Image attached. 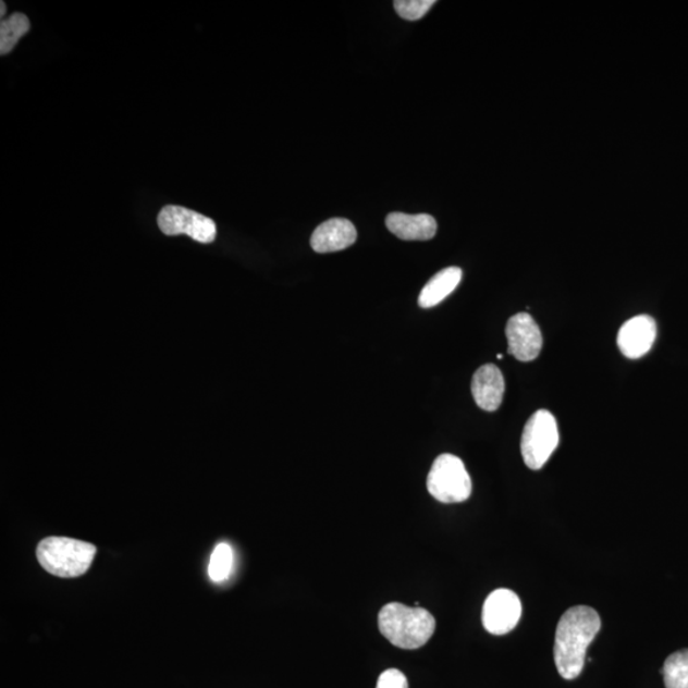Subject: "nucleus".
<instances>
[{"mask_svg": "<svg viewBox=\"0 0 688 688\" xmlns=\"http://www.w3.org/2000/svg\"><path fill=\"white\" fill-rule=\"evenodd\" d=\"M159 226L164 235H188L194 242L201 244L213 243L217 226L213 220L192 209L168 206L159 214Z\"/></svg>", "mask_w": 688, "mask_h": 688, "instance_id": "obj_6", "label": "nucleus"}, {"mask_svg": "<svg viewBox=\"0 0 688 688\" xmlns=\"http://www.w3.org/2000/svg\"><path fill=\"white\" fill-rule=\"evenodd\" d=\"M505 393V380L497 366L486 364L472 379V394L476 405L488 413L500 408Z\"/></svg>", "mask_w": 688, "mask_h": 688, "instance_id": "obj_10", "label": "nucleus"}, {"mask_svg": "<svg viewBox=\"0 0 688 688\" xmlns=\"http://www.w3.org/2000/svg\"><path fill=\"white\" fill-rule=\"evenodd\" d=\"M96 552L91 543L69 537H48L37 545L36 556L48 573L71 579L88 572Z\"/></svg>", "mask_w": 688, "mask_h": 688, "instance_id": "obj_3", "label": "nucleus"}, {"mask_svg": "<svg viewBox=\"0 0 688 688\" xmlns=\"http://www.w3.org/2000/svg\"><path fill=\"white\" fill-rule=\"evenodd\" d=\"M29 32V20L22 13H14L0 25V54H9L22 36Z\"/></svg>", "mask_w": 688, "mask_h": 688, "instance_id": "obj_14", "label": "nucleus"}, {"mask_svg": "<svg viewBox=\"0 0 688 688\" xmlns=\"http://www.w3.org/2000/svg\"><path fill=\"white\" fill-rule=\"evenodd\" d=\"M428 490L443 504L463 503L472 493V481L465 463L453 454H441L428 476Z\"/></svg>", "mask_w": 688, "mask_h": 688, "instance_id": "obj_4", "label": "nucleus"}, {"mask_svg": "<svg viewBox=\"0 0 688 688\" xmlns=\"http://www.w3.org/2000/svg\"><path fill=\"white\" fill-rule=\"evenodd\" d=\"M379 630L396 648L415 650L428 644L437 621L429 611L389 603L379 612Z\"/></svg>", "mask_w": 688, "mask_h": 688, "instance_id": "obj_2", "label": "nucleus"}, {"mask_svg": "<svg viewBox=\"0 0 688 688\" xmlns=\"http://www.w3.org/2000/svg\"><path fill=\"white\" fill-rule=\"evenodd\" d=\"M357 231L354 223L346 219H332L320 224L314 231L310 245L319 254L341 251L354 245Z\"/></svg>", "mask_w": 688, "mask_h": 688, "instance_id": "obj_11", "label": "nucleus"}, {"mask_svg": "<svg viewBox=\"0 0 688 688\" xmlns=\"http://www.w3.org/2000/svg\"><path fill=\"white\" fill-rule=\"evenodd\" d=\"M386 228L406 242H428L437 235L438 223L432 216L394 212L386 217Z\"/></svg>", "mask_w": 688, "mask_h": 688, "instance_id": "obj_12", "label": "nucleus"}, {"mask_svg": "<svg viewBox=\"0 0 688 688\" xmlns=\"http://www.w3.org/2000/svg\"><path fill=\"white\" fill-rule=\"evenodd\" d=\"M234 566V551L229 543L216 545L209 560L208 575L214 582L228 580Z\"/></svg>", "mask_w": 688, "mask_h": 688, "instance_id": "obj_16", "label": "nucleus"}, {"mask_svg": "<svg viewBox=\"0 0 688 688\" xmlns=\"http://www.w3.org/2000/svg\"><path fill=\"white\" fill-rule=\"evenodd\" d=\"M433 4V0H396L393 5L402 19L417 21L421 20Z\"/></svg>", "mask_w": 688, "mask_h": 688, "instance_id": "obj_17", "label": "nucleus"}, {"mask_svg": "<svg viewBox=\"0 0 688 688\" xmlns=\"http://www.w3.org/2000/svg\"><path fill=\"white\" fill-rule=\"evenodd\" d=\"M665 688H688V649L668 656L663 665Z\"/></svg>", "mask_w": 688, "mask_h": 688, "instance_id": "obj_15", "label": "nucleus"}, {"mask_svg": "<svg viewBox=\"0 0 688 688\" xmlns=\"http://www.w3.org/2000/svg\"><path fill=\"white\" fill-rule=\"evenodd\" d=\"M560 433L556 418L541 409L529 418L521 435V455L528 468L541 469L556 451Z\"/></svg>", "mask_w": 688, "mask_h": 688, "instance_id": "obj_5", "label": "nucleus"}, {"mask_svg": "<svg viewBox=\"0 0 688 688\" xmlns=\"http://www.w3.org/2000/svg\"><path fill=\"white\" fill-rule=\"evenodd\" d=\"M508 354L516 360L529 363L540 356L543 339L540 327L527 312H519L508 319L506 324Z\"/></svg>", "mask_w": 688, "mask_h": 688, "instance_id": "obj_8", "label": "nucleus"}, {"mask_svg": "<svg viewBox=\"0 0 688 688\" xmlns=\"http://www.w3.org/2000/svg\"><path fill=\"white\" fill-rule=\"evenodd\" d=\"M656 339L655 320L649 316H638L621 327L617 344L621 353L627 358L637 360L646 356Z\"/></svg>", "mask_w": 688, "mask_h": 688, "instance_id": "obj_9", "label": "nucleus"}, {"mask_svg": "<svg viewBox=\"0 0 688 688\" xmlns=\"http://www.w3.org/2000/svg\"><path fill=\"white\" fill-rule=\"evenodd\" d=\"M601 617L587 605L567 610L560 618L553 656L560 676L575 679L585 668L587 650L601 630Z\"/></svg>", "mask_w": 688, "mask_h": 688, "instance_id": "obj_1", "label": "nucleus"}, {"mask_svg": "<svg viewBox=\"0 0 688 688\" xmlns=\"http://www.w3.org/2000/svg\"><path fill=\"white\" fill-rule=\"evenodd\" d=\"M0 9H2V13H0V16H2V19H4V14L7 12V7H5L4 2L0 3Z\"/></svg>", "mask_w": 688, "mask_h": 688, "instance_id": "obj_19", "label": "nucleus"}, {"mask_svg": "<svg viewBox=\"0 0 688 688\" xmlns=\"http://www.w3.org/2000/svg\"><path fill=\"white\" fill-rule=\"evenodd\" d=\"M377 688H408V680L405 673L398 669H386L381 673Z\"/></svg>", "mask_w": 688, "mask_h": 688, "instance_id": "obj_18", "label": "nucleus"}, {"mask_svg": "<svg viewBox=\"0 0 688 688\" xmlns=\"http://www.w3.org/2000/svg\"><path fill=\"white\" fill-rule=\"evenodd\" d=\"M521 617V602L511 589H496L484 601L482 624L492 635H505L514 630Z\"/></svg>", "mask_w": 688, "mask_h": 688, "instance_id": "obj_7", "label": "nucleus"}, {"mask_svg": "<svg viewBox=\"0 0 688 688\" xmlns=\"http://www.w3.org/2000/svg\"><path fill=\"white\" fill-rule=\"evenodd\" d=\"M462 275V269L456 267L443 269L433 275L422 288L420 297H418V305L423 309H430L445 300L459 286Z\"/></svg>", "mask_w": 688, "mask_h": 688, "instance_id": "obj_13", "label": "nucleus"}]
</instances>
